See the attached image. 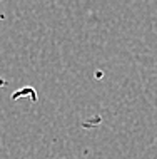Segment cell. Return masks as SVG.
<instances>
[{
  "instance_id": "6da1fadb",
  "label": "cell",
  "mask_w": 157,
  "mask_h": 159,
  "mask_svg": "<svg viewBox=\"0 0 157 159\" xmlns=\"http://www.w3.org/2000/svg\"><path fill=\"white\" fill-rule=\"evenodd\" d=\"M0 2H2V0H0Z\"/></svg>"
}]
</instances>
